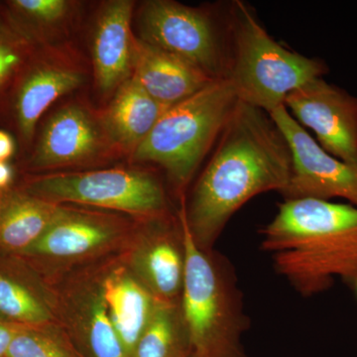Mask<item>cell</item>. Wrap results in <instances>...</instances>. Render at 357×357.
Segmentation results:
<instances>
[{"instance_id":"cell-14","label":"cell","mask_w":357,"mask_h":357,"mask_svg":"<svg viewBox=\"0 0 357 357\" xmlns=\"http://www.w3.org/2000/svg\"><path fill=\"white\" fill-rule=\"evenodd\" d=\"M134 4L112 0L98 9L91 37V64L95 88L107 103L132 76Z\"/></svg>"},{"instance_id":"cell-9","label":"cell","mask_w":357,"mask_h":357,"mask_svg":"<svg viewBox=\"0 0 357 357\" xmlns=\"http://www.w3.org/2000/svg\"><path fill=\"white\" fill-rule=\"evenodd\" d=\"M86 61L69 43L43 45L11 91L13 119L21 144L31 147L37 126L52 105L86 84Z\"/></svg>"},{"instance_id":"cell-6","label":"cell","mask_w":357,"mask_h":357,"mask_svg":"<svg viewBox=\"0 0 357 357\" xmlns=\"http://www.w3.org/2000/svg\"><path fill=\"white\" fill-rule=\"evenodd\" d=\"M21 189L49 203L119 211L136 220L172 213L165 185L150 167L39 174L28 178Z\"/></svg>"},{"instance_id":"cell-11","label":"cell","mask_w":357,"mask_h":357,"mask_svg":"<svg viewBox=\"0 0 357 357\" xmlns=\"http://www.w3.org/2000/svg\"><path fill=\"white\" fill-rule=\"evenodd\" d=\"M130 230L121 215L61 204L48 229L20 257L42 264H72L114 248L126 241Z\"/></svg>"},{"instance_id":"cell-24","label":"cell","mask_w":357,"mask_h":357,"mask_svg":"<svg viewBox=\"0 0 357 357\" xmlns=\"http://www.w3.org/2000/svg\"><path fill=\"white\" fill-rule=\"evenodd\" d=\"M6 357H79L54 325L20 326Z\"/></svg>"},{"instance_id":"cell-13","label":"cell","mask_w":357,"mask_h":357,"mask_svg":"<svg viewBox=\"0 0 357 357\" xmlns=\"http://www.w3.org/2000/svg\"><path fill=\"white\" fill-rule=\"evenodd\" d=\"M284 105L324 150L357 168V96L317 77L289 93Z\"/></svg>"},{"instance_id":"cell-1","label":"cell","mask_w":357,"mask_h":357,"mask_svg":"<svg viewBox=\"0 0 357 357\" xmlns=\"http://www.w3.org/2000/svg\"><path fill=\"white\" fill-rule=\"evenodd\" d=\"M292 158L287 140L264 110L238 100L188 204L181 208L199 248L210 250L251 199L285 189Z\"/></svg>"},{"instance_id":"cell-26","label":"cell","mask_w":357,"mask_h":357,"mask_svg":"<svg viewBox=\"0 0 357 357\" xmlns=\"http://www.w3.org/2000/svg\"><path fill=\"white\" fill-rule=\"evenodd\" d=\"M15 152V142L6 131L0 130V162H6Z\"/></svg>"},{"instance_id":"cell-16","label":"cell","mask_w":357,"mask_h":357,"mask_svg":"<svg viewBox=\"0 0 357 357\" xmlns=\"http://www.w3.org/2000/svg\"><path fill=\"white\" fill-rule=\"evenodd\" d=\"M132 77L157 102L172 107L213 79L194 65L134 35Z\"/></svg>"},{"instance_id":"cell-3","label":"cell","mask_w":357,"mask_h":357,"mask_svg":"<svg viewBox=\"0 0 357 357\" xmlns=\"http://www.w3.org/2000/svg\"><path fill=\"white\" fill-rule=\"evenodd\" d=\"M178 213L185 255L180 306L192 357H248L241 338L248 319L234 269L213 249L199 248Z\"/></svg>"},{"instance_id":"cell-7","label":"cell","mask_w":357,"mask_h":357,"mask_svg":"<svg viewBox=\"0 0 357 357\" xmlns=\"http://www.w3.org/2000/svg\"><path fill=\"white\" fill-rule=\"evenodd\" d=\"M140 39L194 65L213 81L229 77L230 37L227 3L202 7L148 0L137 10Z\"/></svg>"},{"instance_id":"cell-4","label":"cell","mask_w":357,"mask_h":357,"mask_svg":"<svg viewBox=\"0 0 357 357\" xmlns=\"http://www.w3.org/2000/svg\"><path fill=\"white\" fill-rule=\"evenodd\" d=\"M237 102L229 81L213 82L169 107L129 162L163 171L173 191L184 201L188 185L217 144Z\"/></svg>"},{"instance_id":"cell-15","label":"cell","mask_w":357,"mask_h":357,"mask_svg":"<svg viewBox=\"0 0 357 357\" xmlns=\"http://www.w3.org/2000/svg\"><path fill=\"white\" fill-rule=\"evenodd\" d=\"M58 309L88 357H128L110 321L98 278L68 288Z\"/></svg>"},{"instance_id":"cell-21","label":"cell","mask_w":357,"mask_h":357,"mask_svg":"<svg viewBox=\"0 0 357 357\" xmlns=\"http://www.w3.org/2000/svg\"><path fill=\"white\" fill-rule=\"evenodd\" d=\"M131 357H192L180 301L156 300Z\"/></svg>"},{"instance_id":"cell-22","label":"cell","mask_w":357,"mask_h":357,"mask_svg":"<svg viewBox=\"0 0 357 357\" xmlns=\"http://www.w3.org/2000/svg\"><path fill=\"white\" fill-rule=\"evenodd\" d=\"M79 2L70 0H13L6 7L40 43H57L61 33L69 30Z\"/></svg>"},{"instance_id":"cell-2","label":"cell","mask_w":357,"mask_h":357,"mask_svg":"<svg viewBox=\"0 0 357 357\" xmlns=\"http://www.w3.org/2000/svg\"><path fill=\"white\" fill-rule=\"evenodd\" d=\"M261 236L277 273L303 297L326 292L335 278L351 286L357 279L356 206L284 199Z\"/></svg>"},{"instance_id":"cell-17","label":"cell","mask_w":357,"mask_h":357,"mask_svg":"<svg viewBox=\"0 0 357 357\" xmlns=\"http://www.w3.org/2000/svg\"><path fill=\"white\" fill-rule=\"evenodd\" d=\"M110 321L128 357L146 328L156 299L126 265L109 268L98 277Z\"/></svg>"},{"instance_id":"cell-8","label":"cell","mask_w":357,"mask_h":357,"mask_svg":"<svg viewBox=\"0 0 357 357\" xmlns=\"http://www.w3.org/2000/svg\"><path fill=\"white\" fill-rule=\"evenodd\" d=\"M32 147L25 166L40 174L105 165L123 158L107 128L102 107L96 109L82 98L54 109Z\"/></svg>"},{"instance_id":"cell-20","label":"cell","mask_w":357,"mask_h":357,"mask_svg":"<svg viewBox=\"0 0 357 357\" xmlns=\"http://www.w3.org/2000/svg\"><path fill=\"white\" fill-rule=\"evenodd\" d=\"M60 206L23 189L0 191V253L20 256L31 248L53 222Z\"/></svg>"},{"instance_id":"cell-27","label":"cell","mask_w":357,"mask_h":357,"mask_svg":"<svg viewBox=\"0 0 357 357\" xmlns=\"http://www.w3.org/2000/svg\"><path fill=\"white\" fill-rule=\"evenodd\" d=\"M13 170L7 162H0V191L8 189L13 182Z\"/></svg>"},{"instance_id":"cell-5","label":"cell","mask_w":357,"mask_h":357,"mask_svg":"<svg viewBox=\"0 0 357 357\" xmlns=\"http://www.w3.org/2000/svg\"><path fill=\"white\" fill-rule=\"evenodd\" d=\"M230 67L227 81L241 102L267 114L289 93L328 73L321 59L309 58L275 41L243 0L227 2Z\"/></svg>"},{"instance_id":"cell-12","label":"cell","mask_w":357,"mask_h":357,"mask_svg":"<svg viewBox=\"0 0 357 357\" xmlns=\"http://www.w3.org/2000/svg\"><path fill=\"white\" fill-rule=\"evenodd\" d=\"M134 236V234H133ZM126 267L156 300L178 302L184 285L185 255L182 222L170 213L137 220Z\"/></svg>"},{"instance_id":"cell-19","label":"cell","mask_w":357,"mask_h":357,"mask_svg":"<svg viewBox=\"0 0 357 357\" xmlns=\"http://www.w3.org/2000/svg\"><path fill=\"white\" fill-rule=\"evenodd\" d=\"M0 259V317L20 326L54 325V300L20 256Z\"/></svg>"},{"instance_id":"cell-23","label":"cell","mask_w":357,"mask_h":357,"mask_svg":"<svg viewBox=\"0 0 357 357\" xmlns=\"http://www.w3.org/2000/svg\"><path fill=\"white\" fill-rule=\"evenodd\" d=\"M42 46L7 7L0 9V98L13 91Z\"/></svg>"},{"instance_id":"cell-10","label":"cell","mask_w":357,"mask_h":357,"mask_svg":"<svg viewBox=\"0 0 357 357\" xmlns=\"http://www.w3.org/2000/svg\"><path fill=\"white\" fill-rule=\"evenodd\" d=\"M290 148L292 167L284 199L340 198L357 206V168L328 153L285 105L269 112Z\"/></svg>"},{"instance_id":"cell-25","label":"cell","mask_w":357,"mask_h":357,"mask_svg":"<svg viewBox=\"0 0 357 357\" xmlns=\"http://www.w3.org/2000/svg\"><path fill=\"white\" fill-rule=\"evenodd\" d=\"M20 326L14 325L0 317V357H6L11 342L20 330Z\"/></svg>"},{"instance_id":"cell-18","label":"cell","mask_w":357,"mask_h":357,"mask_svg":"<svg viewBox=\"0 0 357 357\" xmlns=\"http://www.w3.org/2000/svg\"><path fill=\"white\" fill-rule=\"evenodd\" d=\"M168 109L132 76L117 89L102 112L110 136L123 158H130Z\"/></svg>"}]
</instances>
